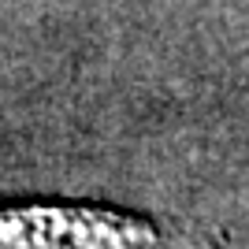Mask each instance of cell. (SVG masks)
<instances>
[{
    "instance_id": "cell-1",
    "label": "cell",
    "mask_w": 249,
    "mask_h": 249,
    "mask_svg": "<svg viewBox=\"0 0 249 249\" xmlns=\"http://www.w3.org/2000/svg\"><path fill=\"white\" fill-rule=\"evenodd\" d=\"M0 249H205L108 205H0Z\"/></svg>"
}]
</instances>
